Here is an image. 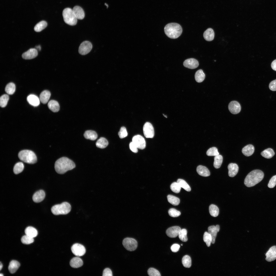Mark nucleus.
Returning <instances> with one entry per match:
<instances>
[{
    "mask_svg": "<svg viewBox=\"0 0 276 276\" xmlns=\"http://www.w3.org/2000/svg\"><path fill=\"white\" fill-rule=\"evenodd\" d=\"M264 174L263 172L259 170H255L249 172L246 177L244 183L247 187L254 186L263 179Z\"/></svg>",
    "mask_w": 276,
    "mask_h": 276,
    "instance_id": "f03ea898",
    "label": "nucleus"
},
{
    "mask_svg": "<svg viewBox=\"0 0 276 276\" xmlns=\"http://www.w3.org/2000/svg\"><path fill=\"white\" fill-rule=\"evenodd\" d=\"M261 154V155L264 157L269 159L271 158L274 156L275 153L272 149L269 148L262 151Z\"/></svg>",
    "mask_w": 276,
    "mask_h": 276,
    "instance_id": "473e14b6",
    "label": "nucleus"
},
{
    "mask_svg": "<svg viewBox=\"0 0 276 276\" xmlns=\"http://www.w3.org/2000/svg\"><path fill=\"white\" fill-rule=\"evenodd\" d=\"M163 114V116H164V117H166V118H167V116H166L164 115V114Z\"/></svg>",
    "mask_w": 276,
    "mask_h": 276,
    "instance_id": "0e129e2a",
    "label": "nucleus"
},
{
    "mask_svg": "<svg viewBox=\"0 0 276 276\" xmlns=\"http://www.w3.org/2000/svg\"><path fill=\"white\" fill-rule=\"evenodd\" d=\"M209 210L210 213L212 216L216 217L218 215L219 209L216 205L213 204H211L209 206Z\"/></svg>",
    "mask_w": 276,
    "mask_h": 276,
    "instance_id": "72a5a7b5",
    "label": "nucleus"
},
{
    "mask_svg": "<svg viewBox=\"0 0 276 276\" xmlns=\"http://www.w3.org/2000/svg\"><path fill=\"white\" fill-rule=\"evenodd\" d=\"M25 233L26 235L33 238L36 237L38 234L37 230L32 226L27 227L25 230Z\"/></svg>",
    "mask_w": 276,
    "mask_h": 276,
    "instance_id": "c756f323",
    "label": "nucleus"
},
{
    "mask_svg": "<svg viewBox=\"0 0 276 276\" xmlns=\"http://www.w3.org/2000/svg\"><path fill=\"white\" fill-rule=\"evenodd\" d=\"M206 154L209 156H215L219 154L217 148L215 147H213L209 148L207 151Z\"/></svg>",
    "mask_w": 276,
    "mask_h": 276,
    "instance_id": "de8ad7c7",
    "label": "nucleus"
},
{
    "mask_svg": "<svg viewBox=\"0 0 276 276\" xmlns=\"http://www.w3.org/2000/svg\"><path fill=\"white\" fill-rule=\"evenodd\" d=\"M228 108L230 112L234 114L239 113L241 110L240 104L238 102L235 101L230 102L228 105Z\"/></svg>",
    "mask_w": 276,
    "mask_h": 276,
    "instance_id": "f8f14e48",
    "label": "nucleus"
},
{
    "mask_svg": "<svg viewBox=\"0 0 276 276\" xmlns=\"http://www.w3.org/2000/svg\"><path fill=\"white\" fill-rule=\"evenodd\" d=\"M266 260L268 261H273L276 259V246L270 247L266 254Z\"/></svg>",
    "mask_w": 276,
    "mask_h": 276,
    "instance_id": "dca6fc26",
    "label": "nucleus"
},
{
    "mask_svg": "<svg viewBox=\"0 0 276 276\" xmlns=\"http://www.w3.org/2000/svg\"><path fill=\"white\" fill-rule=\"evenodd\" d=\"M181 26L176 23H170L166 25L164 28L165 34L168 37L176 39L180 36L182 32Z\"/></svg>",
    "mask_w": 276,
    "mask_h": 276,
    "instance_id": "7ed1b4c3",
    "label": "nucleus"
},
{
    "mask_svg": "<svg viewBox=\"0 0 276 276\" xmlns=\"http://www.w3.org/2000/svg\"><path fill=\"white\" fill-rule=\"evenodd\" d=\"M132 142L140 149H143L146 146V142L143 137L138 135L134 136L132 139Z\"/></svg>",
    "mask_w": 276,
    "mask_h": 276,
    "instance_id": "9b49d317",
    "label": "nucleus"
},
{
    "mask_svg": "<svg viewBox=\"0 0 276 276\" xmlns=\"http://www.w3.org/2000/svg\"><path fill=\"white\" fill-rule=\"evenodd\" d=\"M177 182L179 183L181 188L186 191L188 192L191 191V189L190 186L185 180L179 179L177 180Z\"/></svg>",
    "mask_w": 276,
    "mask_h": 276,
    "instance_id": "a19ab883",
    "label": "nucleus"
},
{
    "mask_svg": "<svg viewBox=\"0 0 276 276\" xmlns=\"http://www.w3.org/2000/svg\"><path fill=\"white\" fill-rule=\"evenodd\" d=\"M205 77V75L202 70L201 69L198 70L196 72L195 75V78L196 81L198 83L202 82L204 80Z\"/></svg>",
    "mask_w": 276,
    "mask_h": 276,
    "instance_id": "2f4dec72",
    "label": "nucleus"
},
{
    "mask_svg": "<svg viewBox=\"0 0 276 276\" xmlns=\"http://www.w3.org/2000/svg\"><path fill=\"white\" fill-rule=\"evenodd\" d=\"M62 15L66 23L71 26H74L76 24L77 19L71 8H67L64 9L63 11Z\"/></svg>",
    "mask_w": 276,
    "mask_h": 276,
    "instance_id": "423d86ee",
    "label": "nucleus"
},
{
    "mask_svg": "<svg viewBox=\"0 0 276 276\" xmlns=\"http://www.w3.org/2000/svg\"><path fill=\"white\" fill-rule=\"evenodd\" d=\"M83 262L82 260L77 256L72 258L70 262L71 266L75 268L80 267L83 265Z\"/></svg>",
    "mask_w": 276,
    "mask_h": 276,
    "instance_id": "5701e85b",
    "label": "nucleus"
},
{
    "mask_svg": "<svg viewBox=\"0 0 276 276\" xmlns=\"http://www.w3.org/2000/svg\"><path fill=\"white\" fill-rule=\"evenodd\" d=\"M228 174L229 176L233 177L237 174L239 168L238 165L235 163H231L228 165Z\"/></svg>",
    "mask_w": 276,
    "mask_h": 276,
    "instance_id": "aec40b11",
    "label": "nucleus"
},
{
    "mask_svg": "<svg viewBox=\"0 0 276 276\" xmlns=\"http://www.w3.org/2000/svg\"><path fill=\"white\" fill-rule=\"evenodd\" d=\"M167 199L169 203L175 206L178 205L180 202V200L179 198L172 195H168Z\"/></svg>",
    "mask_w": 276,
    "mask_h": 276,
    "instance_id": "58836bf2",
    "label": "nucleus"
},
{
    "mask_svg": "<svg viewBox=\"0 0 276 276\" xmlns=\"http://www.w3.org/2000/svg\"><path fill=\"white\" fill-rule=\"evenodd\" d=\"M21 241L22 243L24 244H29L33 243L34 240L33 238L26 235L21 237Z\"/></svg>",
    "mask_w": 276,
    "mask_h": 276,
    "instance_id": "49530a36",
    "label": "nucleus"
},
{
    "mask_svg": "<svg viewBox=\"0 0 276 276\" xmlns=\"http://www.w3.org/2000/svg\"><path fill=\"white\" fill-rule=\"evenodd\" d=\"M27 100L30 105L34 106H38L40 104L39 99L34 95H30L27 98Z\"/></svg>",
    "mask_w": 276,
    "mask_h": 276,
    "instance_id": "412c9836",
    "label": "nucleus"
},
{
    "mask_svg": "<svg viewBox=\"0 0 276 276\" xmlns=\"http://www.w3.org/2000/svg\"><path fill=\"white\" fill-rule=\"evenodd\" d=\"M3 265L1 262H0V270H1L2 268Z\"/></svg>",
    "mask_w": 276,
    "mask_h": 276,
    "instance_id": "052dcab7",
    "label": "nucleus"
},
{
    "mask_svg": "<svg viewBox=\"0 0 276 276\" xmlns=\"http://www.w3.org/2000/svg\"><path fill=\"white\" fill-rule=\"evenodd\" d=\"M181 187L177 182L172 183L170 186V188L172 191L176 193L180 192Z\"/></svg>",
    "mask_w": 276,
    "mask_h": 276,
    "instance_id": "a18cd8bd",
    "label": "nucleus"
},
{
    "mask_svg": "<svg viewBox=\"0 0 276 276\" xmlns=\"http://www.w3.org/2000/svg\"><path fill=\"white\" fill-rule=\"evenodd\" d=\"M148 275L150 276H160L161 275L159 272L156 269L151 268H149L147 271Z\"/></svg>",
    "mask_w": 276,
    "mask_h": 276,
    "instance_id": "09e8293b",
    "label": "nucleus"
},
{
    "mask_svg": "<svg viewBox=\"0 0 276 276\" xmlns=\"http://www.w3.org/2000/svg\"><path fill=\"white\" fill-rule=\"evenodd\" d=\"M271 66L273 70L276 71V59L274 60L272 62Z\"/></svg>",
    "mask_w": 276,
    "mask_h": 276,
    "instance_id": "13d9d810",
    "label": "nucleus"
},
{
    "mask_svg": "<svg viewBox=\"0 0 276 276\" xmlns=\"http://www.w3.org/2000/svg\"><path fill=\"white\" fill-rule=\"evenodd\" d=\"M71 209V206L70 204L67 202H64L60 204L54 205L51 210L53 214L57 215L67 214L70 211Z\"/></svg>",
    "mask_w": 276,
    "mask_h": 276,
    "instance_id": "39448f33",
    "label": "nucleus"
},
{
    "mask_svg": "<svg viewBox=\"0 0 276 276\" xmlns=\"http://www.w3.org/2000/svg\"><path fill=\"white\" fill-rule=\"evenodd\" d=\"M183 66L191 69H194L198 67L199 65L198 61L194 58H190L185 60L183 63Z\"/></svg>",
    "mask_w": 276,
    "mask_h": 276,
    "instance_id": "ddd939ff",
    "label": "nucleus"
},
{
    "mask_svg": "<svg viewBox=\"0 0 276 276\" xmlns=\"http://www.w3.org/2000/svg\"><path fill=\"white\" fill-rule=\"evenodd\" d=\"M223 157L222 156L220 155H218L215 156L213 166L214 167L218 169L220 167L222 163Z\"/></svg>",
    "mask_w": 276,
    "mask_h": 276,
    "instance_id": "f704fd0d",
    "label": "nucleus"
},
{
    "mask_svg": "<svg viewBox=\"0 0 276 276\" xmlns=\"http://www.w3.org/2000/svg\"><path fill=\"white\" fill-rule=\"evenodd\" d=\"M51 96L50 92L47 90H44L40 94L39 99L43 103H46L50 99Z\"/></svg>",
    "mask_w": 276,
    "mask_h": 276,
    "instance_id": "393cba45",
    "label": "nucleus"
},
{
    "mask_svg": "<svg viewBox=\"0 0 276 276\" xmlns=\"http://www.w3.org/2000/svg\"><path fill=\"white\" fill-rule=\"evenodd\" d=\"M49 109L54 112L58 111L60 109V106L58 102L54 100H50L48 103Z\"/></svg>",
    "mask_w": 276,
    "mask_h": 276,
    "instance_id": "cd10ccee",
    "label": "nucleus"
},
{
    "mask_svg": "<svg viewBox=\"0 0 276 276\" xmlns=\"http://www.w3.org/2000/svg\"><path fill=\"white\" fill-rule=\"evenodd\" d=\"M84 136L86 139L93 141L96 140L98 137L97 133L95 131L91 130L85 131Z\"/></svg>",
    "mask_w": 276,
    "mask_h": 276,
    "instance_id": "c85d7f7f",
    "label": "nucleus"
},
{
    "mask_svg": "<svg viewBox=\"0 0 276 276\" xmlns=\"http://www.w3.org/2000/svg\"><path fill=\"white\" fill-rule=\"evenodd\" d=\"M18 157L19 159L24 162L32 164L37 161V157L35 153L29 150H24L18 153Z\"/></svg>",
    "mask_w": 276,
    "mask_h": 276,
    "instance_id": "20e7f679",
    "label": "nucleus"
},
{
    "mask_svg": "<svg viewBox=\"0 0 276 276\" xmlns=\"http://www.w3.org/2000/svg\"><path fill=\"white\" fill-rule=\"evenodd\" d=\"M181 246H182V245H183L182 244H181Z\"/></svg>",
    "mask_w": 276,
    "mask_h": 276,
    "instance_id": "69168bd1",
    "label": "nucleus"
},
{
    "mask_svg": "<svg viewBox=\"0 0 276 276\" xmlns=\"http://www.w3.org/2000/svg\"><path fill=\"white\" fill-rule=\"evenodd\" d=\"M38 55L37 49L35 48H31L24 53L22 55V58L26 60H29L36 57Z\"/></svg>",
    "mask_w": 276,
    "mask_h": 276,
    "instance_id": "4468645a",
    "label": "nucleus"
},
{
    "mask_svg": "<svg viewBox=\"0 0 276 276\" xmlns=\"http://www.w3.org/2000/svg\"><path fill=\"white\" fill-rule=\"evenodd\" d=\"M169 215L173 217H176L179 216L181 214L180 212L174 208H171L168 211Z\"/></svg>",
    "mask_w": 276,
    "mask_h": 276,
    "instance_id": "8fccbe9b",
    "label": "nucleus"
},
{
    "mask_svg": "<svg viewBox=\"0 0 276 276\" xmlns=\"http://www.w3.org/2000/svg\"><path fill=\"white\" fill-rule=\"evenodd\" d=\"M118 135L121 139H122L126 137L128 135L127 132L125 127H121L118 133Z\"/></svg>",
    "mask_w": 276,
    "mask_h": 276,
    "instance_id": "3c124183",
    "label": "nucleus"
},
{
    "mask_svg": "<svg viewBox=\"0 0 276 276\" xmlns=\"http://www.w3.org/2000/svg\"><path fill=\"white\" fill-rule=\"evenodd\" d=\"M73 12L77 19H82L84 17L85 13L83 9L80 7L76 6L72 9Z\"/></svg>",
    "mask_w": 276,
    "mask_h": 276,
    "instance_id": "6ab92c4d",
    "label": "nucleus"
},
{
    "mask_svg": "<svg viewBox=\"0 0 276 276\" xmlns=\"http://www.w3.org/2000/svg\"><path fill=\"white\" fill-rule=\"evenodd\" d=\"M71 250L73 254L77 257L83 256L86 252V249L82 245L76 243L73 245L71 248Z\"/></svg>",
    "mask_w": 276,
    "mask_h": 276,
    "instance_id": "6e6552de",
    "label": "nucleus"
},
{
    "mask_svg": "<svg viewBox=\"0 0 276 276\" xmlns=\"http://www.w3.org/2000/svg\"><path fill=\"white\" fill-rule=\"evenodd\" d=\"M143 132L145 137L147 138H152L154 134V130L152 125L150 123L146 122L144 124L143 128Z\"/></svg>",
    "mask_w": 276,
    "mask_h": 276,
    "instance_id": "9d476101",
    "label": "nucleus"
},
{
    "mask_svg": "<svg viewBox=\"0 0 276 276\" xmlns=\"http://www.w3.org/2000/svg\"><path fill=\"white\" fill-rule=\"evenodd\" d=\"M45 196L44 191L42 190H40L34 193L32 197V199L35 202H40L43 200Z\"/></svg>",
    "mask_w": 276,
    "mask_h": 276,
    "instance_id": "a211bd4d",
    "label": "nucleus"
},
{
    "mask_svg": "<svg viewBox=\"0 0 276 276\" xmlns=\"http://www.w3.org/2000/svg\"><path fill=\"white\" fill-rule=\"evenodd\" d=\"M20 263L16 260H12L9 263L8 269L10 272L14 273L15 272L20 266Z\"/></svg>",
    "mask_w": 276,
    "mask_h": 276,
    "instance_id": "b1692460",
    "label": "nucleus"
},
{
    "mask_svg": "<svg viewBox=\"0 0 276 276\" xmlns=\"http://www.w3.org/2000/svg\"><path fill=\"white\" fill-rule=\"evenodd\" d=\"M112 273L111 270L109 268H105L103 271L102 276H112Z\"/></svg>",
    "mask_w": 276,
    "mask_h": 276,
    "instance_id": "5fc2aeb1",
    "label": "nucleus"
},
{
    "mask_svg": "<svg viewBox=\"0 0 276 276\" xmlns=\"http://www.w3.org/2000/svg\"><path fill=\"white\" fill-rule=\"evenodd\" d=\"M220 229V226L218 225L211 226L208 227V232L210 234L212 237L211 243L213 244L215 243L217 233L219 232Z\"/></svg>",
    "mask_w": 276,
    "mask_h": 276,
    "instance_id": "f3484780",
    "label": "nucleus"
},
{
    "mask_svg": "<svg viewBox=\"0 0 276 276\" xmlns=\"http://www.w3.org/2000/svg\"><path fill=\"white\" fill-rule=\"evenodd\" d=\"M269 87L272 91H276V79L271 82L269 85Z\"/></svg>",
    "mask_w": 276,
    "mask_h": 276,
    "instance_id": "864d4df0",
    "label": "nucleus"
},
{
    "mask_svg": "<svg viewBox=\"0 0 276 276\" xmlns=\"http://www.w3.org/2000/svg\"><path fill=\"white\" fill-rule=\"evenodd\" d=\"M254 150L255 148L253 145L249 144L243 148L242 152L245 156H249L252 154L254 152Z\"/></svg>",
    "mask_w": 276,
    "mask_h": 276,
    "instance_id": "a878e982",
    "label": "nucleus"
},
{
    "mask_svg": "<svg viewBox=\"0 0 276 276\" xmlns=\"http://www.w3.org/2000/svg\"><path fill=\"white\" fill-rule=\"evenodd\" d=\"M105 5H106V6H107V7H108V5H107V4H106V3H105Z\"/></svg>",
    "mask_w": 276,
    "mask_h": 276,
    "instance_id": "e2e57ef3",
    "label": "nucleus"
},
{
    "mask_svg": "<svg viewBox=\"0 0 276 276\" xmlns=\"http://www.w3.org/2000/svg\"><path fill=\"white\" fill-rule=\"evenodd\" d=\"M124 247L127 250L133 251L135 250L137 246V243L135 239L127 237L124 239L122 241Z\"/></svg>",
    "mask_w": 276,
    "mask_h": 276,
    "instance_id": "0eeeda50",
    "label": "nucleus"
},
{
    "mask_svg": "<svg viewBox=\"0 0 276 276\" xmlns=\"http://www.w3.org/2000/svg\"><path fill=\"white\" fill-rule=\"evenodd\" d=\"M24 168V165L22 162H18L14 165L13 168V171L16 174H17L21 172Z\"/></svg>",
    "mask_w": 276,
    "mask_h": 276,
    "instance_id": "4c0bfd02",
    "label": "nucleus"
},
{
    "mask_svg": "<svg viewBox=\"0 0 276 276\" xmlns=\"http://www.w3.org/2000/svg\"><path fill=\"white\" fill-rule=\"evenodd\" d=\"M129 147L130 150L133 152L137 153V152L138 148L132 142L130 143Z\"/></svg>",
    "mask_w": 276,
    "mask_h": 276,
    "instance_id": "6e6d98bb",
    "label": "nucleus"
},
{
    "mask_svg": "<svg viewBox=\"0 0 276 276\" xmlns=\"http://www.w3.org/2000/svg\"><path fill=\"white\" fill-rule=\"evenodd\" d=\"M16 86L15 84L13 83L8 84L6 86L5 90L6 92L9 95H12L15 92Z\"/></svg>",
    "mask_w": 276,
    "mask_h": 276,
    "instance_id": "e433bc0d",
    "label": "nucleus"
},
{
    "mask_svg": "<svg viewBox=\"0 0 276 276\" xmlns=\"http://www.w3.org/2000/svg\"><path fill=\"white\" fill-rule=\"evenodd\" d=\"M187 234V231L186 229H181L178 235L179 239L182 241H187L188 240Z\"/></svg>",
    "mask_w": 276,
    "mask_h": 276,
    "instance_id": "79ce46f5",
    "label": "nucleus"
},
{
    "mask_svg": "<svg viewBox=\"0 0 276 276\" xmlns=\"http://www.w3.org/2000/svg\"><path fill=\"white\" fill-rule=\"evenodd\" d=\"M9 96L7 94L2 96L0 98V105L1 107L4 108L6 106L9 99Z\"/></svg>",
    "mask_w": 276,
    "mask_h": 276,
    "instance_id": "c03bdc74",
    "label": "nucleus"
},
{
    "mask_svg": "<svg viewBox=\"0 0 276 276\" xmlns=\"http://www.w3.org/2000/svg\"><path fill=\"white\" fill-rule=\"evenodd\" d=\"M198 173L200 175L203 177H208L210 175V172L208 168L205 166L200 165L197 168Z\"/></svg>",
    "mask_w": 276,
    "mask_h": 276,
    "instance_id": "4be33fe9",
    "label": "nucleus"
},
{
    "mask_svg": "<svg viewBox=\"0 0 276 276\" xmlns=\"http://www.w3.org/2000/svg\"><path fill=\"white\" fill-rule=\"evenodd\" d=\"M204 39L208 41L212 40L214 38V33L213 30L211 28H209L204 32L203 34Z\"/></svg>",
    "mask_w": 276,
    "mask_h": 276,
    "instance_id": "bb28decb",
    "label": "nucleus"
},
{
    "mask_svg": "<svg viewBox=\"0 0 276 276\" xmlns=\"http://www.w3.org/2000/svg\"><path fill=\"white\" fill-rule=\"evenodd\" d=\"M75 167L74 163L70 159L65 157H63L57 159L54 165L55 171L60 174H64Z\"/></svg>",
    "mask_w": 276,
    "mask_h": 276,
    "instance_id": "f257e3e1",
    "label": "nucleus"
},
{
    "mask_svg": "<svg viewBox=\"0 0 276 276\" xmlns=\"http://www.w3.org/2000/svg\"><path fill=\"white\" fill-rule=\"evenodd\" d=\"M181 229V228L178 226H172L167 230L166 233L169 237L172 238H175L178 236Z\"/></svg>",
    "mask_w": 276,
    "mask_h": 276,
    "instance_id": "2eb2a0df",
    "label": "nucleus"
},
{
    "mask_svg": "<svg viewBox=\"0 0 276 276\" xmlns=\"http://www.w3.org/2000/svg\"><path fill=\"white\" fill-rule=\"evenodd\" d=\"M276 185V175L273 176L270 180L268 186L269 188H272Z\"/></svg>",
    "mask_w": 276,
    "mask_h": 276,
    "instance_id": "603ef678",
    "label": "nucleus"
},
{
    "mask_svg": "<svg viewBox=\"0 0 276 276\" xmlns=\"http://www.w3.org/2000/svg\"><path fill=\"white\" fill-rule=\"evenodd\" d=\"M108 144L107 140L103 137H101L99 139L96 144L97 147L101 148H105L107 146Z\"/></svg>",
    "mask_w": 276,
    "mask_h": 276,
    "instance_id": "7c9ffc66",
    "label": "nucleus"
},
{
    "mask_svg": "<svg viewBox=\"0 0 276 276\" xmlns=\"http://www.w3.org/2000/svg\"><path fill=\"white\" fill-rule=\"evenodd\" d=\"M203 240L208 247L210 246L212 241V237L209 233L206 232H205L203 235Z\"/></svg>",
    "mask_w": 276,
    "mask_h": 276,
    "instance_id": "37998d69",
    "label": "nucleus"
},
{
    "mask_svg": "<svg viewBox=\"0 0 276 276\" xmlns=\"http://www.w3.org/2000/svg\"><path fill=\"white\" fill-rule=\"evenodd\" d=\"M47 23L45 21H41L37 23L34 28V31L37 32H39L44 29L47 26Z\"/></svg>",
    "mask_w": 276,
    "mask_h": 276,
    "instance_id": "c9c22d12",
    "label": "nucleus"
},
{
    "mask_svg": "<svg viewBox=\"0 0 276 276\" xmlns=\"http://www.w3.org/2000/svg\"><path fill=\"white\" fill-rule=\"evenodd\" d=\"M0 276H3V274H2V273H1L0 274Z\"/></svg>",
    "mask_w": 276,
    "mask_h": 276,
    "instance_id": "680f3d73",
    "label": "nucleus"
},
{
    "mask_svg": "<svg viewBox=\"0 0 276 276\" xmlns=\"http://www.w3.org/2000/svg\"><path fill=\"white\" fill-rule=\"evenodd\" d=\"M180 248V246L179 244H175L171 246L170 249L172 252H177L179 250Z\"/></svg>",
    "mask_w": 276,
    "mask_h": 276,
    "instance_id": "4d7b16f0",
    "label": "nucleus"
},
{
    "mask_svg": "<svg viewBox=\"0 0 276 276\" xmlns=\"http://www.w3.org/2000/svg\"><path fill=\"white\" fill-rule=\"evenodd\" d=\"M92 48V45L91 42L88 41H85L82 42L80 45L78 52L81 55H85L90 52Z\"/></svg>",
    "mask_w": 276,
    "mask_h": 276,
    "instance_id": "1a4fd4ad",
    "label": "nucleus"
},
{
    "mask_svg": "<svg viewBox=\"0 0 276 276\" xmlns=\"http://www.w3.org/2000/svg\"><path fill=\"white\" fill-rule=\"evenodd\" d=\"M36 49L38 50L39 51H40L41 50V47L40 45L37 46L36 47Z\"/></svg>",
    "mask_w": 276,
    "mask_h": 276,
    "instance_id": "bf43d9fd",
    "label": "nucleus"
},
{
    "mask_svg": "<svg viewBox=\"0 0 276 276\" xmlns=\"http://www.w3.org/2000/svg\"><path fill=\"white\" fill-rule=\"evenodd\" d=\"M182 262L183 266L186 268H189L191 266V259L190 257L188 255H186L183 257Z\"/></svg>",
    "mask_w": 276,
    "mask_h": 276,
    "instance_id": "ea45409f",
    "label": "nucleus"
}]
</instances>
